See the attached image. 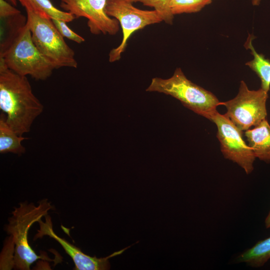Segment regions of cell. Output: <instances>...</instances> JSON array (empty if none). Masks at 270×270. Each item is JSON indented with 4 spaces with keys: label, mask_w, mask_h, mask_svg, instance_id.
Returning <instances> with one entry per match:
<instances>
[{
    "label": "cell",
    "mask_w": 270,
    "mask_h": 270,
    "mask_svg": "<svg viewBox=\"0 0 270 270\" xmlns=\"http://www.w3.org/2000/svg\"><path fill=\"white\" fill-rule=\"evenodd\" d=\"M4 20H6L8 32L0 42V59L20 75L46 80L55 68L34 45L26 18L20 13Z\"/></svg>",
    "instance_id": "1"
},
{
    "label": "cell",
    "mask_w": 270,
    "mask_h": 270,
    "mask_svg": "<svg viewBox=\"0 0 270 270\" xmlns=\"http://www.w3.org/2000/svg\"><path fill=\"white\" fill-rule=\"evenodd\" d=\"M0 109L8 124L18 136L29 132L44 106L33 94L26 76L8 68L0 59Z\"/></svg>",
    "instance_id": "2"
},
{
    "label": "cell",
    "mask_w": 270,
    "mask_h": 270,
    "mask_svg": "<svg viewBox=\"0 0 270 270\" xmlns=\"http://www.w3.org/2000/svg\"><path fill=\"white\" fill-rule=\"evenodd\" d=\"M52 206L47 200L39 202L38 206L24 202L15 207L8 218L5 230L11 236L14 245V268L28 270L36 260L43 258L36 254L28 242V232L31 226L48 214Z\"/></svg>",
    "instance_id": "3"
},
{
    "label": "cell",
    "mask_w": 270,
    "mask_h": 270,
    "mask_svg": "<svg viewBox=\"0 0 270 270\" xmlns=\"http://www.w3.org/2000/svg\"><path fill=\"white\" fill-rule=\"evenodd\" d=\"M146 91L170 96L185 107L209 120L220 105L214 94L189 80L180 68H176L170 78H152Z\"/></svg>",
    "instance_id": "4"
},
{
    "label": "cell",
    "mask_w": 270,
    "mask_h": 270,
    "mask_svg": "<svg viewBox=\"0 0 270 270\" xmlns=\"http://www.w3.org/2000/svg\"><path fill=\"white\" fill-rule=\"evenodd\" d=\"M33 42L40 54L55 68H76L74 50L64 40L51 19L26 10Z\"/></svg>",
    "instance_id": "5"
},
{
    "label": "cell",
    "mask_w": 270,
    "mask_h": 270,
    "mask_svg": "<svg viewBox=\"0 0 270 270\" xmlns=\"http://www.w3.org/2000/svg\"><path fill=\"white\" fill-rule=\"evenodd\" d=\"M105 12L109 16L118 20L122 32L120 44L109 53L110 62L120 59L122 54L127 46L128 40L134 32L148 26L163 21L162 16L156 10L139 9L128 0H106Z\"/></svg>",
    "instance_id": "6"
},
{
    "label": "cell",
    "mask_w": 270,
    "mask_h": 270,
    "mask_svg": "<svg viewBox=\"0 0 270 270\" xmlns=\"http://www.w3.org/2000/svg\"><path fill=\"white\" fill-rule=\"evenodd\" d=\"M268 98V92L261 88L250 90L242 80L237 95L220 104L226 109L224 115L240 130L245 132L266 119Z\"/></svg>",
    "instance_id": "7"
},
{
    "label": "cell",
    "mask_w": 270,
    "mask_h": 270,
    "mask_svg": "<svg viewBox=\"0 0 270 270\" xmlns=\"http://www.w3.org/2000/svg\"><path fill=\"white\" fill-rule=\"evenodd\" d=\"M217 127L216 137L224 156L238 164L248 174L254 170V154L242 138V131L224 114L216 112L210 120Z\"/></svg>",
    "instance_id": "8"
},
{
    "label": "cell",
    "mask_w": 270,
    "mask_h": 270,
    "mask_svg": "<svg viewBox=\"0 0 270 270\" xmlns=\"http://www.w3.org/2000/svg\"><path fill=\"white\" fill-rule=\"evenodd\" d=\"M106 0H60L62 10L72 15L74 18L88 19L90 32L95 35H115L120 29L118 20L105 12Z\"/></svg>",
    "instance_id": "9"
},
{
    "label": "cell",
    "mask_w": 270,
    "mask_h": 270,
    "mask_svg": "<svg viewBox=\"0 0 270 270\" xmlns=\"http://www.w3.org/2000/svg\"><path fill=\"white\" fill-rule=\"evenodd\" d=\"M45 217V222L42 221V220L38 222L40 224V229L38 230L36 237L38 238L44 236H48L58 242L62 247L65 252L72 260L75 264L74 270H109L110 266L108 260L114 256L122 254L125 250L130 247V246H128L105 258H98L96 256H90L84 254L78 247L56 235L52 229L50 218L48 214Z\"/></svg>",
    "instance_id": "10"
},
{
    "label": "cell",
    "mask_w": 270,
    "mask_h": 270,
    "mask_svg": "<svg viewBox=\"0 0 270 270\" xmlns=\"http://www.w3.org/2000/svg\"><path fill=\"white\" fill-rule=\"evenodd\" d=\"M256 158L270 164V124L266 119L244 132Z\"/></svg>",
    "instance_id": "11"
},
{
    "label": "cell",
    "mask_w": 270,
    "mask_h": 270,
    "mask_svg": "<svg viewBox=\"0 0 270 270\" xmlns=\"http://www.w3.org/2000/svg\"><path fill=\"white\" fill-rule=\"evenodd\" d=\"M270 259V236L258 242L252 248L240 254L236 258V262L258 268L264 266Z\"/></svg>",
    "instance_id": "12"
},
{
    "label": "cell",
    "mask_w": 270,
    "mask_h": 270,
    "mask_svg": "<svg viewBox=\"0 0 270 270\" xmlns=\"http://www.w3.org/2000/svg\"><path fill=\"white\" fill-rule=\"evenodd\" d=\"M26 10L34 12L50 19H58L66 22L74 20L70 14L57 8L50 0H17Z\"/></svg>",
    "instance_id": "13"
},
{
    "label": "cell",
    "mask_w": 270,
    "mask_h": 270,
    "mask_svg": "<svg viewBox=\"0 0 270 270\" xmlns=\"http://www.w3.org/2000/svg\"><path fill=\"white\" fill-rule=\"evenodd\" d=\"M26 138L18 135L8 124L6 116L2 114L0 116V152H11L21 155L25 152L26 149L22 146V142Z\"/></svg>",
    "instance_id": "14"
},
{
    "label": "cell",
    "mask_w": 270,
    "mask_h": 270,
    "mask_svg": "<svg viewBox=\"0 0 270 270\" xmlns=\"http://www.w3.org/2000/svg\"><path fill=\"white\" fill-rule=\"evenodd\" d=\"M253 56V59L248 62V66L260 78V88L268 92L270 90V60L258 52H254Z\"/></svg>",
    "instance_id": "15"
},
{
    "label": "cell",
    "mask_w": 270,
    "mask_h": 270,
    "mask_svg": "<svg viewBox=\"0 0 270 270\" xmlns=\"http://www.w3.org/2000/svg\"><path fill=\"white\" fill-rule=\"evenodd\" d=\"M214 0H172L170 8L172 14L195 13L200 11Z\"/></svg>",
    "instance_id": "16"
},
{
    "label": "cell",
    "mask_w": 270,
    "mask_h": 270,
    "mask_svg": "<svg viewBox=\"0 0 270 270\" xmlns=\"http://www.w3.org/2000/svg\"><path fill=\"white\" fill-rule=\"evenodd\" d=\"M133 2H140L143 5L153 8L162 16V20L166 23L172 24L174 15L170 8L172 0H128Z\"/></svg>",
    "instance_id": "17"
},
{
    "label": "cell",
    "mask_w": 270,
    "mask_h": 270,
    "mask_svg": "<svg viewBox=\"0 0 270 270\" xmlns=\"http://www.w3.org/2000/svg\"><path fill=\"white\" fill-rule=\"evenodd\" d=\"M56 28L64 38L72 40L78 44H81L85 41L84 38L72 31L66 24V22L58 19H52Z\"/></svg>",
    "instance_id": "18"
},
{
    "label": "cell",
    "mask_w": 270,
    "mask_h": 270,
    "mask_svg": "<svg viewBox=\"0 0 270 270\" xmlns=\"http://www.w3.org/2000/svg\"><path fill=\"white\" fill-rule=\"evenodd\" d=\"M20 12L6 0H0V18L4 20L20 14Z\"/></svg>",
    "instance_id": "19"
},
{
    "label": "cell",
    "mask_w": 270,
    "mask_h": 270,
    "mask_svg": "<svg viewBox=\"0 0 270 270\" xmlns=\"http://www.w3.org/2000/svg\"><path fill=\"white\" fill-rule=\"evenodd\" d=\"M264 225L266 228H270V210L265 218Z\"/></svg>",
    "instance_id": "20"
},
{
    "label": "cell",
    "mask_w": 270,
    "mask_h": 270,
    "mask_svg": "<svg viewBox=\"0 0 270 270\" xmlns=\"http://www.w3.org/2000/svg\"><path fill=\"white\" fill-rule=\"evenodd\" d=\"M261 0H252V4L253 6H258L260 4Z\"/></svg>",
    "instance_id": "21"
},
{
    "label": "cell",
    "mask_w": 270,
    "mask_h": 270,
    "mask_svg": "<svg viewBox=\"0 0 270 270\" xmlns=\"http://www.w3.org/2000/svg\"><path fill=\"white\" fill-rule=\"evenodd\" d=\"M7 2L11 4L12 6H16L17 5V0H6Z\"/></svg>",
    "instance_id": "22"
}]
</instances>
